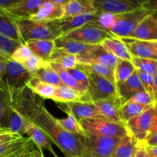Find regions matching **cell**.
I'll return each mask as SVG.
<instances>
[{"label":"cell","instance_id":"6da1fadb","mask_svg":"<svg viewBox=\"0 0 157 157\" xmlns=\"http://www.w3.org/2000/svg\"><path fill=\"white\" fill-rule=\"evenodd\" d=\"M12 107L24 119L36 126L66 157H85L82 136L64 131L44 104V100L25 87L12 100Z\"/></svg>","mask_w":157,"mask_h":157},{"label":"cell","instance_id":"7a4b0ae2","mask_svg":"<svg viewBox=\"0 0 157 157\" xmlns=\"http://www.w3.org/2000/svg\"><path fill=\"white\" fill-rule=\"evenodd\" d=\"M32 78V74L27 71L21 64L10 59L6 62L0 84L7 91L12 102V98L27 87L28 83Z\"/></svg>","mask_w":157,"mask_h":157},{"label":"cell","instance_id":"3957f363","mask_svg":"<svg viewBox=\"0 0 157 157\" xmlns=\"http://www.w3.org/2000/svg\"><path fill=\"white\" fill-rule=\"evenodd\" d=\"M127 134L133 137L136 142L140 143L151 132L157 131L156 105L143 112L125 123Z\"/></svg>","mask_w":157,"mask_h":157},{"label":"cell","instance_id":"277c9868","mask_svg":"<svg viewBox=\"0 0 157 157\" xmlns=\"http://www.w3.org/2000/svg\"><path fill=\"white\" fill-rule=\"evenodd\" d=\"M155 12H156L142 9L124 13L115 14L113 21L108 31L118 38L129 37L144 18Z\"/></svg>","mask_w":157,"mask_h":157},{"label":"cell","instance_id":"5b68a950","mask_svg":"<svg viewBox=\"0 0 157 157\" xmlns=\"http://www.w3.org/2000/svg\"><path fill=\"white\" fill-rule=\"evenodd\" d=\"M98 12L120 14L147 9L156 12V0H94Z\"/></svg>","mask_w":157,"mask_h":157},{"label":"cell","instance_id":"8992f818","mask_svg":"<svg viewBox=\"0 0 157 157\" xmlns=\"http://www.w3.org/2000/svg\"><path fill=\"white\" fill-rule=\"evenodd\" d=\"M79 124L85 135L121 138L127 134L124 124L111 122L104 118L82 120Z\"/></svg>","mask_w":157,"mask_h":157},{"label":"cell","instance_id":"52a82bcc","mask_svg":"<svg viewBox=\"0 0 157 157\" xmlns=\"http://www.w3.org/2000/svg\"><path fill=\"white\" fill-rule=\"evenodd\" d=\"M121 138L84 135L85 157H111Z\"/></svg>","mask_w":157,"mask_h":157},{"label":"cell","instance_id":"ba28073f","mask_svg":"<svg viewBox=\"0 0 157 157\" xmlns=\"http://www.w3.org/2000/svg\"><path fill=\"white\" fill-rule=\"evenodd\" d=\"M15 21L22 44L34 40H55V35L47 23L31 19H15Z\"/></svg>","mask_w":157,"mask_h":157},{"label":"cell","instance_id":"9c48e42d","mask_svg":"<svg viewBox=\"0 0 157 157\" xmlns=\"http://www.w3.org/2000/svg\"><path fill=\"white\" fill-rule=\"evenodd\" d=\"M114 35L110 33L109 31L100 29L87 22L81 27L67 34L62 38L68 40H73L83 44L96 45L101 44L103 40L111 38Z\"/></svg>","mask_w":157,"mask_h":157},{"label":"cell","instance_id":"30bf717a","mask_svg":"<svg viewBox=\"0 0 157 157\" xmlns=\"http://www.w3.org/2000/svg\"><path fill=\"white\" fill-rule=\"evenodd\" d=\"M86 74L88 79L87 95L90 102L117 98L116 87L112 83L106 78L95 74Z\"/></svg>","mask_w":157,"mask_h":157},{"label":"cell","instance_id":"8fae6325","mask_svg":"<svg viewBox=\"0 0 157 157\" xmlns=\"http://www.w3.org/2000/svg\"><path fill=\"white\" fill-rule=\"evenodd\" d=\"M78 64H101L113 69L118 59L101 44H96L84 53L77 55Z\"/></svg>","mask_w":157,"mask_h":157},{"label":"cell","instance_id":"7c38bea8","mask_svg":"<svg viewBox=\"0 0 157 157\" xmlns=\"http://www.w3.org/2000/svg\"><path fill=\"white\" fill-rule=\"evenodd\" d=\"M94 14H83L69 18H62L47 24L49 29L53 32L55 39H57L91 21Z\"/></svg>","mask_w":157,"mask_h":157},{"label":"cell","instance_id":"4fadbf2b","mask_svg":"<svg viewBox=\"0 0 157 157\" xmlns=\"http://www.w3.org/2000/svg\"><path fill=\"white\" fill-rule=\"evenodd\" d=\"M131 57L157 61V41H144L125 37L121 38Z\"/></svg>","mask_w":157,"mask_h":157},{"label":"cell","instance_id":"5bb4252c","mask_svg":"<svg viewBox=\"0 0 157 157\" xmlns=\"http://www.w3.org/2000/svg\"><path fill=\"white\" fill-rule=\"evenodd\" d=\"M44 1L46 0H21L2 11L14 19H29Z\"/></svg>","mask_w":157,"mask_h":157},{"label":"cell","instance_id":"9a60e30c","mask_svg":"<svg viewBox=\"0 0 157 157\" xmlns=\"http://www.w3.org/2000/svg\"><path fill=\"white\" fill-rule=\"evenodd\" d=\"M64 6L57 5L50 0H46L39 7L36 13L29 19L41 23H49L64 17Z\"/></svg>","mask_w":157,"mask_h":157},{"label":"cell","instance_id":"2e32d148","mask_svg":"<svg viewBox=\"0 0 157 157\" xmlns=\"http://www.w3.org/2000/svg\"><path fill=\"white\" fill-rule=\"evenodd\" d=\"M129 37L144 41H157L156 12L144 18Z\"/></svg>","mask_w":157,"mask_h":157},{"label":"cell","instance_id":"e0dca14e","mask_svg":"<svg viewBox=\"0 0 157 157\" xmlns=\"http://www.w3.org/2000/svg\"><path fill=\"white\" fill-rule=\"evenodd\" d=\"M96 110L104 119L117 124H124L121 116V104L117 98L111 100H101L94 102Z\"/></svg>","mask_w":157,"mask_h":157},{"label":"cell","instance_id":"ac0fdd59","mask_svg":"<svg viewBox=\"0 0 157 157\" xmlns=\"http://www.w3.org/2000/svg\"><path fill=\"white\" fill-rule=\"evenodd\" d=\"M143 90H144V87L135 70L130 78L117 88V98L122 106L130 101L136 94Z\"/></svg>","mask_w":157,"mask_h":157},{"label":"cell","instance_id":"d6986e66","mask_svg":"<svg viewBox=\"0 0 157 157\" xmlns=\"http://www.w3.org/2000/svg\"><path fill=\"white\" fill-rule=\"evenodd\" d=\"M69 112L73 114L78 122L85 119H95V118H104L96 110L94 103L91 102H72L63 104Z\"/></svg>","mask_w":157,"mask_h":157},{"label":"cell","instance_id":"ffe728a7","mask_svg":"<svg viewBox=\"0 0 157 157\" xmlns=\"http://www.w3.org/2000/svg\"><path fill=\"white\" fill-rule=\"evenodd\" d=\"M24 130L25 134H27L28 137L30 138L32 142L35 144L38 150L42 151V149H44L53 154L55 157H58L52 148L50 140L38 127L25 119Z\"/></svg>","mask_w":157,"mask_h":157},{"label":"cell","instance_id":"44dd1931","mask_svg":"<svg viewBox=\"0 0 157 157\" xmlns=\"http://www.w3.org/2000/svg\"><path fill=\"white\" fill-rule=\"evenodd\" d=\"M47 62L48 65L56 72L64 85L78 92L82 97V102H90L88 95H87V89L84 86L78 84L67 70L62 68L59 64L55 62H52V61H47Z\"/></svg>","mask_w":157,"mask_h":157},{"label":"cell","instance_id":"7402d4cb","mask_svg":"<svg viewBox=\"0 0 157 157\" xmlns=\"http://www.w3.org/2000/svg\"><path fill=\"white\" fill-rule=\"evenodd\" d=\"M63 18L77 16L83 14H94L97 12L94 0H67L64 5Z\"/></svg>","mask_w":157,"mask_h":157},{"label":"cell","instance_id":"603a6c76","mask_svg":"<svg viewBox=\"0 0 157 157\" xmlns=\"http://www.w3.org/2000/svg\"><path fill=\"white\" fill-rule=\"evenodd\" d=\"M29 137L22 136L15 140L9 141L0 145V157H12L21 154L33 147Z\"/></svg>","mask_w":157,"mask_h":157},{"label":"cell","instance_id":"cb8c5ba5","mask_svg":"<svg viewBox=\"0 0 157 157\" xmlns=\"http://www.w3.org/2000/svg\"><path fill=\"white\" fill-rule=\"evenodd\" d=\"M25 44L30 49L32 55L44 61H48L55 47L54 40H34L27 41Z\"/></svg>","mask_w":157,"mask_h":157},{"label":"cell","instance_id":"d4e9b609","mask_svg":"<svg viewBox=\"0 0 157 157\" xmlns=\"http://www.w3.org/2000/svg\"><path fill=\"white\" fill-rule=\"evenodd\" d=\"M0 35L22 44L15 19L0 10Z\"/></svg>","mask_w":157,"mask_h":157},{"label":"cell","instance_id":"484cf974","mask_svg":"<svg viewBox=\"0 0 157 157\" xmlns=\"http://www.w3.org/2000/svg\"><path fill=\"white\" fill-rule=\"evenodd\" d=\"M101 44L112 55H114L117 59L131 61V55L127 51L124 42L121 41V38L113 36L111 38H106L103 40Z\"/></svg>","mask_w":157,"mask_h":157},{"label":"cell","instance_id":"4316f807","mask_svg":"<svg viewBox=\"0 0 157 157\" xmlns=\"http://www.w3.org/2000/svg\"><path fill=\"white\" fill-rule=\"evenodd\" d=\"M54 41H55V48L64 52V53L74 55H76V56L84 53V52H86L94 46L78 42V41H73V40L66 39L62 37L57 38Z\"/></svg>","mask_w":157,"mask_h":157},{"label":"cell","instance_id":"83f0119b","mask_svg":"<svg viewBox=\"0 0 157 157\" xmlns=\"http://www.w3.org/2000/svg\"><path fill=\"white\" fill-rule=\"evenodd\" d=\"M137 149L136 140L127 134L120 139L111 157H134Z\"/></svg>","mask_w":157,"mask_h":157},{"label":"cell","instance_id":"f1b7e54d","mask_svg":"<svg viewBox=\"0 0 157 157\" xmlns=\"http://www.w3.org/2000/svg\"><path fill=\"white\" fill-rule=\"evenodd\" d=\"M136 70L131 61L118 59L113 70L116 90L121 84L127 81Z\"/></svg>","mask_w":157,"mask_h":157},{"label":"cell","instance_id":"f546056e","mask_svg":"<svg viewBox=\"0 0 157 157\" xmlns=\"http://www.w3.org/2000/svg\"><path fill=\"white\" fill-rule=\"evenodd\" d=\"M51 100L59 104H67L82 101V97L75 90L64 85L55 87V90Z\"/></svg>","mask_w":157,"mask_h":157},{"label":"cell","instance_id":"4dcf8cb0","mask_svg":"<svg viewBox=\"0 0 157 157\" xmlns=\"http://www.w3.org/2000/svg\"><path fill=\"white\" fill-rule=\"evenodd\" d=\"M32 76L42 82L47 83L51 85L55 86V87H61V86L64 85L56 72L48 65L47 61L44 65L36 72H35Z\"/></svg>","mask_w":157,"mask_h":157},{"label":"cell","instance_id":"1f68e13d","mask_svg":"<svg viewBox=\"0 0 157 157\" xmlns=\"http://www.w3.org/2000/svg\"><path fill=\"white\" fill-rule=\"evenodd\" d=\"M48 61H52L59 64L62 68L65 70L75 68L78 64L77 56L74 55L64 53L55 48Z\"/></svg>","mask_w":157,"mask_h":157},{"label":"cell","instance_id":"d6a6232c","mask_svg":"<svg viewBox=\"0 0 157 157\" xmlns=\"http://www.w3.org/2000/svg\"><path fill=\"white\" fill-rule=\"evenodd\" d=\"M11 99L7 91L0 84V130H9V113Z\"/></svg>","mask_w":157,"mask_h":157},{"label":"cell","instance_id":"836d02e7","mask_svg":"<svg viewBox=\"0 0 157 157\" xmlns=\"http://www.w3.org/2000/svg\"><path fill=\"white\" fill-rule=\"evenodd\" d=\"M78 68L81 69L85 73H92L97 75L106 78L107 81L115 86L114 81V74H113V69L110 68L107 66L101 65V64H78L76 66Z\"/></svg>","mask_w":157,"mask_h":157},{"label":"cell","instance_id":"e575fe53","mask_svg":"<svg viewBox=\"0 0 157 157\" xmlns=\"http://www.w3.org/2000/svg\"><path fill=\"white\" fill-rule=\"evenodd\" d=\"M27 87L44 100L51 99L52 97L53 96L55 87H56L55 86L47 84V83L42 82V81L34 78L33 76L28 83Z\"/></svg>","mask_w":157,"mask_h":157},{"label":"cell","instance_id":"d590c367","mask_svg":"<svg viewBox=\"0 0 157 157\" xmlns=\"http://www.w3.org/2000/svg\"><path fill=\"white\" fill-rule=\"evenodd\" d=\"M63 110L67 113V117L65 119H58V123L60 127L67 133L74 135H80L84 136L85 135L84 130L81 128L79 122L77 121L75 117L73 116L71 112H69L67 109L62 108Z\"/></svg>","mask_w":157,"mask_h":157},{"label":"cell","instance_id":"8d00e7d4","mask_svg":"<svg viewBox=\"0 0 157 157\" xmlns=\"http://www.w3.org/2000/svg\"><path fill=\"white\" fill-rule=\"evenodd\" d=\"M154 105H156V104L145 105V104H136L133 102L125 103L124 105L121 106V116H122L123 121L124 123H126L129 120L139 116L143 112Z\"/></svg>","mask_w":157,"mask_h":157},{"label":"cell","instance_id":"74e56055","mask_svg":"<svg viewBox=\"0 0 157 157\" xmlns=\"http://www.w3.org/2000/svg\"><path fill=\"white\" fill-rule=\"evenodd\" d=\"M136 71L139 79L142 84L144 90L149 96L150 97L152 100L155 102H156L157 98V84H156V79L157 75L154 76L147 75V74L142 73V72Z\"/></svg>","mask_w":157,"mask_h":157},{"label":"cell","instance_id":"f35d334b","mask_svg":"<svg viewBox=\"0 0 157 157\" xmlns=\"http://www.w3.org/2000/svg\"><path fill=\"white\" fill-rule=\"evenodd\" d=\"M131 62L135 69L142 73L154 76L157 75V61L147 58L131 57Z\"/></svg>","mask_w":157,"mask_h":157},{"label":"cell","instance_id":"ab89813d","mask_svg":"<svg viewBox=\"0 0 157 157\" xmlns=\"http://www.w3.org/2000/svg\"><path fill=\"white\" fill-rule=\"evenodd\" d=\"M9 130L24 136L25 119L11 105L9 113Z\"/></svg>","mask_w":157,"mask_h":157},{"label":"cell","instance_id":"60d3db41","mask_svg":"<svg viewBox=\"0 0 157 157\" xmlns=\"http://www.w3.org/2000/svg\"><path fill=\"white\" fill-rule=\"evenodd\" d=\"M32 53L30 49L25 44H20L11 55L10 59L19 64L27 61L32 56Z\"/></svg>","mask_w":157,"mask_h":157},{"label":"cell","instance_id":"b9f144b4","mask_svg":"<svg viewBox=\"0 0 157 157\" xmlns=\"http://www.w3.org/2000/svg\"><path fill=\"white\" fill-rule=\"evenodd\" d=\"M20 44H21L18 41H13V40L6 38L2 35H0V52L8 55V56L10 57L14 51Z\"/></svg>","mask_w":157,"mask_h":157},{"label":"cell","instance_id":"7bdbcfd3","mask_svg":"<svg viewBox=\"0 0 157 157\" xmlns=\"http://www.w3.org/2000/svg\"><path fill=\"white\" fill-rule=\"evenodd\" d=\"M46 61H42V60L40 59L39 58L35 56V55H32L29 59H28L27 61L23 62L22 64H21V65L24 67V68L27 71H29V73L33 75L35 72H36L37 71L39 70L41 67H43Z\"/></svg>","mask_w":157,"mask_h":157},{"label":"cell","instance_id":"ee69618b","mask_svg":"<svg viewBox=\"0 0 157 157\" xmlns=\"http://www.w3.org/2000/svg\"><path fill=\"white\" fill-rule=\"evenodd\" d=\"M67 71L72 75V77L75 78V81L78 84L84 86V87H86L87 89V87H88V79H87V74L85 72L83 71L81 69L78 68L77 67L75 68L70 69V70Z\"/></svg>","mask_w":157,"mask_h":157},{"label":"cell","instance_id":"f6af8a7d","mask_svg":"<svg viewBox=\"0 0 157 157\" xmlns=\"http://www.w3.org/2000/svg\"><path fill=\"white\" fill-rule=\"evenodd\" d=\"M127 102H133L136 104H145V105H150V104H156V102L153 101L150 98V97L146 93L144 90L140 92H138L137 94L134 95L131 99Z\"/></svg>","mask_w":157,"mask_h":157},{"label":"cell","instance_id":"bcb514c9","mask_svg":"<svg viewBox=\"0 0 157 157\" xmlns=\"http://www.w3.org/2000/svg\"><path fill=\"white\" fill-rule=\"evenodd\" d=\"M23 136L18 134V133H12L9 130H0V145L5 143L9 142V141L15 140L20 139Z\"/></svg>","mask_w":157,"mask_h":157},{"label":"cell","instance_id":"7dc6e473","mask_svg":"<svg viewBox=\"0 0 157 157\" xmlns=\"http://www.w3.org/2000/svg\"><path fill=\"white\" fill-rule=\"evenodd\" d=\"M19 1L21 0H0V9L4 10V9H8Z\"/></svg>","mask_w":157,"mask_h":157},{"label":"cell","instance_id":"c3c4849f","mask_svg":"<svg viewBox=\"0 0 157 157\" xmlns=\"http://www.w3.org/2000/svg\"><path fill=\"white\" fill-rule=\"evenodd\" d=\"M27 157H44L43 155L42 151H40L39 150H35L33 147H31L26 153Z\"/></svg>","mask_w":157,"mask_h":157},{"label":"cell","instance_id":"681fc988","mask_svg":"<svg viewBox=\"0 0 157 157\" xmlns=\"http://www.w3.org/2000/svg\"><path fill=\"white\" fill-rule=\"evenodd\" d=\"M134 157H148L147 151L143 147H138Z\"/></svg>","mask_w":157,"mask_h":157},{"label":"cell","instance_id":"f907efd6","mask_svg":"<svg viewBox=\"0 0 157 157\" xmlns=\"http://www.w3.org/2000/svg\"><path fill=\"white\" fill-rule=\"evenodd\" d=\"M6 62L0 61V82H1L3 75H4L5 68H6Z\"/></svg>","mask_w":157,"mask_h":157},{"label":"cell","instance_id":"816d5d0a","mask_svg":"<svg viewBox=\"0 0 157 157\" xmlns=\"http://www.w3.org/2000/svg\"><path fill=\"white\" fill-rule=\"evenodd\" d=\"M9 60H10V57L5 55V54L2 53V52H0V61H4V62H7Z\"/></svg>","mask_w":157,"mask_h":157},{"label":"cell","instance_id":"f5cc1de1","mask_svg":"<svg viewBox=\"0 0 157 157\" xmlns=\"http://www.w3.org/2000/svg\"><path fill=\"white\" fill-rule=\"evenodd\" d=\"M52 2L55 3L57 5H61V6H64L66 2H67V0H50Z\"/></svg>","mask_w":157,"mask_h":157},{"label":"cell","instance_id":"db71d44e","mask_svg":"<svg viewBox=\"0 0 157 157\" xmlns=\"http://www.w3.org/2000/svg\"><path fill=\"white\" fill-rule=\"evenodd\" d=\"M27 150V151H28ZM27 151L26 152H25V153H21V154H20V155H18V156H13V157H27L26 156V153H27Z\"/></svg>","mask_w":157,"mask_h":157},{"label":"cell","instance_id":"11a10c76","mask_svg":"<svg viewBox=\"0 0 157 157\" xmlns=\"http://www.w3.org/2000/svg\"><path fill=\"white\" fill-rule=\"evenodd\" d=\"M72 157H78V156H72Z\"/></svg>","mask_w":157,"mask_h":157},{"label":"cell","instance_id":"9f6ffc18","mask_svg":"<svg viewBox=\"0 0 157 157\" xmlns=\"http://www.w3.org/2000/svg\"><path fill=\"white\" fill-rule=\"evenodd\" d=\"M12 157H13V156H12Z\"/></svg>","mask_w":157,"mask_h":157}]
</instances>
